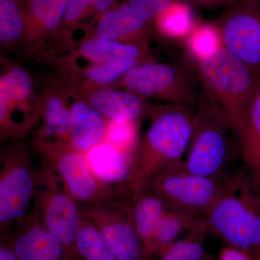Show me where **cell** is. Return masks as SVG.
I'll list each match as a JSON object with an SVG mask.
<instances>
[{"instance_id": "18", "label": "cell", "mask_w": 260, "mask_h": 260, "mask_svg": "<svg viewBox=\"0 0 260 260\" xmlns=\"http://www.w3.org/2000/svg\"><path fill=\"white\" fill-rule=\"evenodd\" d=\"M68 86L70 103V143L79 152L86 153L104 141L107 120Z\"/></svg>"}, {"instance_id": "15", "label": "cell", "mask_w": 260, "mask_h": 260, "mask_svg": "<svg viewBox=\"0 0 260 260\" xmlns=\"http://www.w3.org/2000/svg\"><path fill=\"white\" fill-rule=\"evenodd\" d=\"M68 85L108 121H138L148 111L146 99L126 89Z\"/></svg>"}, {"instance_id": "24", "label": "cell", "mask_w": 260, "mask_h": 260, "mask_svg": "<svg viewBox=\"0 0 260 260\" xmlns=\"http://www.w3.org/2000/svg\"><path fill=\"white\" fill-rule=\"evenodd\" d=\"M201 216L169 208L160 220L149 251L150 260L158 258L169 246L190 230Z\"/></svg>"}, {"instance_id": "3", "label": "cell", "mask_w": 260, "mask_h": 260, "mask_svg": "<svg viewBox=\"0 0 260 260\" xmlns=\"http://www.w3.org/2000/svg\"><path fill=\"white\" fill-rule=\"evenodd\" d=\"M203 85L194 111L189 151L181 166L192 174L222 181L230 158L232 127L211 92Z\"/></svg>"}, {"instance_id": "16", "label": "cell", "mask_w": 260, "mask_h": 260, "mask_svg": "<svg viewBox=\"0 0 260 260\" xmlns=\"http://www.w3.org/2000/svg\"><path fill=\"white\" fill-rule=\"evenodd\" d=\"M155 34L153 25L143 20L124 1L118 2L102 15L90 36L149 50Z\"/></svg>"}, {"instance_id": "21", "label": "cell", "mask_w": 260, "mask_h": 260, "mask_svg": "<svg viewBox=\"0 0 260 260\" xmlns=\"http://www.w3.org/2000/svg\"><path fill=\"white\" fill-rule=\"evenodd\" d=\"M133 200L128 203L132 221L144 244L146 255L160 220L169 209V205L156 193L143 189L131 194Z\"/></svg>"}, {"instance_id": "32", "label": "cell", "mask_w": 260, "mask_h": 260, "mask_svg": "<svg viewBox=\"0 0 260 260\" xmlns=\"http://www.w3.org/2000/svg\"><path fill=\"white\" fill-rule=\"evenodd\" d=\"M217 260H256L246 251L233 246L224 245L218 253Z\"/></svg>"}, {"instance_id": "8", "label": "cell", "mask_w": 260, "mask_h": 260, "mask_svg": "<svg viewBox=\"0 0 260 260\" xmlns=\"http://www.w3.org/2000/svg\"><path fill=\"white\" fill-rule=\"evenodd\" d=\"M0 126L2 138H18L42 119V101L34 80L21 65L2 61Z\"/></svg>"}, {"instance_id": "19", "label": "cell", "mask_w": 260, "mask_h": 260, "mask_svg": "<svg viewBox=\"0 0 260 260\" xmlns=\"http://www.w3.org/2000/svg\"><path fill=\"white\" fill-rule=\"evenodd\" d=\"M13 242L19 260H66L61 243L43 225L34 213Z\"/></svg>"}, {"instance_id": "27", "label": "cell", "mask_w": 260, "mask_h": 260, "mask_svg": "<svg viewBox=\"0 0 260 260\" xmlns=\"http://www.w3.org/2000/svg\"><path fill=\"white\" fill-rule=\"evenodd\" d=\"M25 29L23 5L20 0H0V43L2 50L19 47Z\"/></svg>"}, {"instance_id": "4", "label": "cell", "mask_w": 260, "mask_h": 260, "mask_svg": "<svg viewBox=\"0 0 260 260\" xmlns=\"http://www.w3.org/2000/svg\"><path fill=\"white\" fill-rule=\"evenodd\" d=\"M32 147L45 169L60 179L65 189L78 203L88 205L120 203L115 190L94 174L85 153L77 150L70 143L34 140Z\"/></svg>"}, {"instance_id": "13", "label": "cell", "mask_w": 260, "mask_h": 260, "mask_svg": "<svg viewBox=\"0 0 260 260\" xmlns=\"http://www.w3.org/2000/svg\"><path fill=\"white\" fill-rule=\"evenodd\" d=\"M224 47L260 70V0H237L218 24Z\"/></svg>"}, {"instance_id": "6", "label": "cell", "mask_w": 260, "mask_h": 260, "mask_svg": "<svg viewBox=\"0 0 260 260\" xmlns=\"http://www.w3.org/2000/svg\"><path fill=\"white\" fill-rule=\"evenodd\" d=\"M204 219L210 234L260 260V200L254 195L228 185Z\"/></svg>"}, {"instance_id": "17", "label": "cell", "mask_w": 260, "mask_h": 260, "mask_svg": "<svg viewBox=\"0 0 260 260\" xmlns=\"http://www.w3.org/2000/svg\"><path fill=\"white\" fill-rule=\"evenodd\" d=\"M42 125L34 140L70 143V94L68 87L57 80L41 93Z\"/></svg>"}, {"instance_id": "25", "label": "cell", "mask_w": 260, "mask_h": 260, "mask_svg": "<svg viewBox=\"0 0 260 260\" xmlns=\"http://www.w3.org/2000/svg\"><path fill=\"white\" fill-rule=\"evenodd\" d=\"M190 5L174 0L153 22L155 32L171 39H186L196 25Z\"/></svg>"}, {"instance_id": "34", "label": "cell", "mask_w": 260, "mask_h": 260, "mask_svg": "<svg viewBox=\"0 0 260 260\" xmlns=\"http://www.w3.org/2000/svg\"><path fill=\"white\" fill-rule=\"evenodd\" d=\"M190 3L199 6L205 7V8H212V7L218 6L215 0H189Z\"/></svg>"}, {"instance_id": "20", "label": "cell", "mask_w": 260, "mask_h": 260, "mask_svg": "<svg viewBox=\"0 0 260 260\" xmlns=\"http://www.w3.org/2000/svg\"><path fill=\"white\" fill-rule=\"evenodd\" d=\"M94 174L102 182L114 189L127 185L133 174L134 157L103 141L85 153Z\"/></svg>"}, {"instance_id": "35", "label": "cell", "mask_w": 260, "mask_h": 260, "mask_svg": "<svg viewBox=\"0 0 260 260\" xmlns=\"http://www.w3.org/2000/svg\"><path fill=\"white\" fill-rule=\"evenodd\" d=\"M217 5H232L237 1V0H215Z\"/></svg>"}, {"instance_id": "14", "label": "cell", "mask_w": 260, "mask_h": 260, "mask_svg": "<svg viewBox=\"0 0 260 260\" xmlns=\"http://www.w3.org/2000/svg\"><path fill=\"white\" fill-rule=\"evenodd\" d=\"M69 0H27L23 5L25 29L19 49L36 56L54 35L64 18Z\"/></svg>"}, {"instance_id": "31", "label": "cell", "mask_w": 260, "mask_h": 260, "mask_svg": "<svg viewBox=\"0 0 260 260\" xmlns=\"http://www.w3.org/2000/svg\"><path fill=\"white\" fill-rule=\"evenodd\" d=\"M174 0H125L135 13L153 25L155 19L172 4Z\"/></svg>"}, {"instance_id": "37", "label": "cell", "mask_w": 260, "mask_h": 260, "mask_svg": "<svg viewBox=\"0 0 260 260\" xmlns=\"http://www.w3.org/2000/svg\"><path fill=\"white\" fill-rule=\"evenodd\" d=\"M20 2H21L22 3H23V4H24V3H25V2L27 1V0H20Z\"/></svg>"}, {"instance_id": "7", "label": "cell", "mask_w": 260, "mask_h": 260, "mask_svg": "<svg viewBox=\"0 0 260 260\" xmlns=\"http://www.w3.org/2000/svg\"><path fill=\"white\" fill-rule=\"evenodd\" d=\"M34 203L38 218L61 243L66 260H78L76 239L83 218L81 209L60 179L49 169L38 172Z\"/></svg>"}, {"instance_id": "9", "label": "cell", "mask_w": 260, "mask_h": 260, "mask_svg": "<svg viewBox=\"0 0 260 260\" xmlns=\"http://www.w3.org/2000/svg\"><path fill=\"white\" fill-rule=\"evenodd\" d=\"M181 164L150 179L143 189L156 193L169 208L203 216L225 194L228 184L187 172Z\"/></svg>"}, {"instance_id": "10", "label": "cell", "mask_w": 260, "mask_h": 260, "mask_svg": "<svg viewBox=\"0 0 260 260\" xmlns=\"http://www.w3.org/2000/svg\"><path fill=\"white\" fill-rule=\"evenodd\" d=\"M28 150L20 145L3 152L0 172V227L5 232L22 223L35 198L38 172L32 167Z\"/></svg>"}, {"instance_id": "28", "label": "cell", "mask_w": 260, "mask_h": 260, "mask_svg": "<svg viewBox=\"0 0 260 260\" xmlns=\"http://www.w3.org/2000/svg\"><path fill=\"white\" fill-rule=\"evenodd\" d=\"M76 248L80 258L84 260H116L100 230L83 215L77 235Z\"/></svg>"}, {"instance_id": "23", "label": "cell", "mask_w": 260, "mask_h": 260, "mask_svg": "<svg viewBox=\"0 0 260 260\" xmlns=\"http://www.w3.org/2000/svg\"><path fill=\"white\" fill-rule=\"evenodd\" d=\"M236 139L244 164L256 186L260 187V85Z\"/></svg>"}, {"instance_id": "1", "label": "cell", "mask_w": 260, "mask_h": 260, "mask_svg": "<svg viewBox=\"0 0 260 260\" xmlns=\"http://www.w3.org/2000/svg\"><path fill=\"white\" fill-rule=\"evenodd\" d=\"M148 112L150 124L135 153L129 184L132 193L143 189L159 174L181 165L192 135L194 111L166 104L149 108Z\"/></svg>"}, {"instance_id": "2", "label": "cell", "mask_w": 260, "mask_h": 260, "mask_svg": "<svg viewBox=\"0 0 260 260\" xmlns=\"http://www.w3.org/2000/svg\"><path fill=\"white\" fill-rule=\"evenodd\" d=\"M198 62L203 83L226 116L236 138L259 88L260 70L242 60L224 46Z\"/></svg>"}, {"instance_id": "26", "label": "cell", "mask_w": 260, "mask_h": 260, "mask_svg": "<svg viewBox=\"0 0 260 260\" xmlns=\"http://www.w3.org/2000/svg\"><path fill=\"white\" fill-rule=\"evenodd\" d=\"M210 235L204 215L198 219L190 230L169 246L158 256V260H202L205 252V239Z\"/></svg>"}, {"instance_id": "36", "label": "cell", "mask_w": 260, "mask_h": 260, "mask_svg": "<svg viewBox=\"0 0 260 260\" xmlns=\"http://www.w3.org/2000/svg\"><path fill=\"white\" fill-rule=\"evenodd\" d=\"M202 260H215V259H214L213 258L210 257V256H209L205 255V257L203 258V259Z\"/></svg>"}, {"instance_id": "12", "label": "cell", "mask_w": 260, "mask_h": 260, "mask_svg": "<svg viewBox=\"0 0 260 260\" xmlns=\"http://www.w3.org/2000/svg\"><path fill=\"white\" fill-rule=\"evenodd\" d=\"M81 213L100 230L116 260H149L132 221L127 202L85 205Z\"/></svg>"}, {"instance_id": "29", "label": "cell", "mask_w": 260, "mask_h": 260, "mask_svg": "<svg viewBox=\"0 0 260 260\" xmlns=\"http://www.w3.org/2000/svg\"><path fill=\"white\" fill-rule=\"evenodd\" d=\"M185 40L188 50L198 61L211 56L224 46L218 25L209 23H197Z\"/></svg>"}, {"instance_id": "5", "label": "cell", "mask_w": 260, "mask_h": 260, "mask_svg": "<svg viewBox=\"0 0 260 260\" xmlns=\"http://www.w3.org/2000/svg\"><path fill=\"white\" fill-rule=\"evenodd\" d=\"M109 87L126 89L146 99H155L195 111L200 90L192 70L183 64L142 63Z\"/></svg>"}, {"instance_id": "33", "label": "cell", "mask_w": 260, "mask_h": 260, "mask_svg": "<svg viewBox=\"0 0 260 260\" xmlns=\"http://www.w3.org/2000/svg\"><path fill=\"white\" fill-rule=\"evenodd\" d=\"M0 260H19L13 248L1 246L0 248Z\"/></svg>"}, {"instance_id": "11", "label": "cell", "mask_w": 260, "mask_h": 260, "mask_svg": "<svg viewBox=\"0 0 260 260\" xmlns=\"http://www.w3.org/2000/svg\"><path fill=\"white\" fill-rule=\"evenodd\" d=\"M118 0H69L64 18L54 35L36 56L55 63L73 52L93 32L102 15Z\"/></svg>"}, {"instance_id": "22", "label": "cell", "mask_w": 260, "mask_h": 260, "mask_svg": "<svg viewBox=\"0 0 260 260\" xmlns=\"http://www.w3.org/2000/svg\"><path fill=\"white\" fill-rule=\"evenodd\" d=\"M70 57L83 59L90 64L125 60H137L141 62L155 61L148 49L104 40L93 36L87 38L72 54L65 58Z\"/></svg>"}, {"instance_id": "30", "label": "cell", "mask_w": 260, "mask_h": 260, "mask_svg": "<svg viewBox=\"0 0 260 260\" xmlns=\"http://www.w3.org/2000/svg\"><path fill=\"white\" fill-rule=\"evenodd\" d=\"M138 121H108L104 141L134 157L139 143Z\"/></svg>"}]
</instances>
